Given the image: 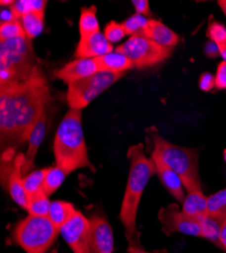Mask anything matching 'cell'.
Masks as SVG:
<instances>
[{"instance_id": "6da1fadb", "label": "cell", "mask_w": 226, "mask_h": 253, "mask_svg": "<svg viewBox=\"0 0 226 253\" xmlns=\"http://www.w3.org/2000/svg\"><path fill=\"white\" fill-rule=\"evenodd\" d=\"M51 100L47 79L39 70L30 79L0 87V132L2 144L29 141Z\"/></svg>"}, {"instance_id": "7a4b0ae2", "label": "cell", "mask_w": 226, "mask_h": 253, "mask_svg": "<svg viewBox=\"0 0 226 253\" xmlns=\"http://www.w3.org/2000/svg\"><path fill=\"white\" fill-rule=\"evenodd\" d=\"M127 157L130 161V170L119 218L125 227V235L129 242L139 240L136 226L138 208L142 194L155 169L151 158H147L144 154V146L142 144L129 147Z\"/></svg>"}, {"instance_id": "3957f363", "label": "cell", "mask_w": 226, "mask_h": 253, "mask_svg": "<svg viewBox=\"0 0 226 253\" xmlns=\"http://www.w3.org/2000/svg\"><path fill=\"white\" fill-rule=\"evenodd\" d=\"M53 149L56 165L68 174L80 168L95 171L89 157L80 110H68L58 126Z\"/></svg>"}, {"instance_id": "277c9868", "label": "cell", "mask_w": 226, "mask_h": 253, "mask_svg": "<svg viewBox=\"0 0 226 253\" xmlns=\"http://www.w3.org/2000/svg\"><path fill=\"white\" fill-rule=\"evenodd\" d=\"M151 144L150 153H155L181 179L188 193L202 191L199 175V155L195 149L175 145L164 139L155 128L146 130Z\"/></svg>"}, {"instance_id": "5b68a950", "label": "cell", "mask_w": 226, "mask_h": 253, "mask_svg": "<svg viewBox=\"0 0 226 253\" xmlns=\"http://www.w3.org/2000/svg\"><path fill=\"white\" fill-rule=\"evenodd\" d=\"M31 41L27 37L1 41L0 45V84L30 79L40 69L34 64Z\"/></svg>"}, {"instance_id": "8992f818", "label": "cell", "mask_w": 226, "mask_h": 253, "mask_svg": "<svg viewBox=\"0 0 226 253\" xmlns=\"http://www.w3.org/2000/svg\"><path fill=\"white\" fill-rule=\"evenodd\" d=\"M59 234L60 230L48 217L29 215L15 224L11 238L26 253H47Z\"/></svg>"}, {"instance_id": "52a82bcc", "label": "cell", "mask_w": 226, "mask_h": 253, "mask_svg": "<svg viewBox=\"0 0 226 253\" xmlns=\"http://www.w3.org/2000/svg\"><path fill=\"white\" fill-rule=\"evenodd\" d=\"M124 75L125 73L98 71L90 77L69 84L66 99L70 109L82 111Z\"/></svg>"}, {"instance_id": "ba28073f", "label": "cell", "mask_w": 226, "mask_h": 253, "mask_svg": "<svg viewBox=\"0 0 226 253\" xmlns=\"http://www.w3.org/2000/svg\"><path fill=\"white\" fill-rule=\"evenodd\" d=\"M173 48L161 46L145 37H130L116 48V52L125 55L137 69H145L160 64L171 57Z\"/></svg>"}, {"instance_id": "9c48e42d", "label": "cell", "mask_w": 226, "mask_h": 253, "mask_svg": "<svg viewBox=\"0 0 226 253\" xmlns=\"http://www.w3.org/2000/svg\"><path fill=\"white\" fill-rule=\"evenodd\" d=\"M161 230L167 236L174 233H181L190 236L203 238L200 222L184 215L180 211L178 205H170L161 208L158 213Z\"/></svg>"}, {"instance_id": "30bf717a", "label": "cell", "mask_w": 226, "mask_h": 253, "mask_svg": "<svg viewBox=\"0 0 226 253\" xmlns=\"http://www.w3.org/2000/svg\"><path fill=\"white\" fill-rule=\"evenodd\" d=\"M60 234L73 253H90V222L79 211L61 228Z\"/></svg>"}, {"instance_id": "8fae6325", "label": "cell", "mask_w": 226, "mask_h": 253, "mask_svg": "<svg viewBox=\"0 0 226 253\" xmlns=\"http://www.w3.org/2000/svg\"><path fill=\"white\" fill-rule=\"evenodd\" d=\"M89 219L90 222V253H113L114 234L106 215L94 213Z\"/></svg>"}, {"instance_id": "7c38bea8", "label": "cell", "mask_w": 226, "mask_h": 253, "mask_svg": "<svg viewBox=\"0 0 226 253\" xmlns=\"http://www.w3.org/2000/svg\"><path fill=\"white\" fill-rule=\"evenodd\" d=\"M25 154L16 155L10 166L7 168L6 174V188L11 199L22 209L27 210L29 204V196L24 185V166Z\"/></svg>"}, {"instance_id": "4fadbf2b", "label": "cell", "mask_w": 226, "mask_h": 253, "mask_svg": "<svg viewBox=\"0 0 226 253\" xmlns=\"http://www.w3.org/2000/svg\"><path fill=\"white\" fill-rule=\"evenodd\" d=\"M98 66L94 59H75L63 67L54 71V75L66 84L74 83L98 72Z\"/></svg>"}, {"instance_id": "5bb4252c", "label": "cell", "mask_w": 226, "mask_h": 253, "mask_svg": "<svg viewBox=\"0 0 226 253\" xmlns=\"http://www.w3.org/2000/svg\"><path fill=\"white\" fill-rule=\"evenodd\" d=\"M113 52V45L100 32L80 37L75 50L76 59H94Z\"/></svg>"}, {"instance_id": "9a60e30c", "label": "cell", "mask_w": 226, "mask_h": 253, "mask_svg": "<svg viewBox=\"0 0 226 253\" xmlns=\"http://www.w3.org/2000/svg\"><path fill=\"white\" fill-rule=\"evenodd\" d=\"M150 158L154 164L155 173L157 174L162 185L166 187L174 199L182 204L186 196H184V187L180 176L155 153H150Z\"/></svg>"}, {"instance_id": "2e32d148", "label": "cell", "mask_w": 226, "mask_h": 253, "mask_svg": "<svg viewBox=\"0 0 226 253\" xmlns=\"http://www.w3.org/2000/svg\"><path fill=\"white\" fill-rule=\"evenodd\" d=\"M47 119H48V111L46 110L42 115V117L40 118V120L36 124L35 128L31 133L30 139L28 141L29 143L28 150L25 154V160H24V166H23L24 174H29L30 171L33 169L37 153L46 134Z\"/></svg>"}, {"instance_id": "e0dca14e", "label": "cell", "mask_w": 226, "mask_h": 253, "mask_svg": "<svg viewBox=\"0 0 226 253\" xmlns=\"http://www.w3.org/2000/svg\"><path fill=\"white\" fill-rule=\"evenodd\" d=\"M144 37L161 46L173 49L180 42V36L178 34L166 25H163L159 20L152 18H149L148 20Z\"/></svg>"}, {"instance_id": "ac0fdd59", "label": "cell", "mask_w": 226, "mask_h": 253, "mask_svg": "<svg viewBox=\"0 0 226 253\" xmlns=\"http://www.w3.org/2000/svg\"><path fill=\"white\" fill-rule=\"evenodd\" d=\"M181 212L188 217L201 222L208 216V197L202 191L188 193L182 203Z\"/></svg>"}, {"instance_id": "d6986e66", "label": "cell", "mask_w": 226, "mask_h": 253, "mask_svg": "<svg viewBox=\"0 0 226 253\" xmlns=\"http://www.w3.org/2000/svg\"><path fill=\"white\" fill-rule=\"evenodd\" d=\"M99 71H108L113 73H125L134 67V64L125 55L118 52H111L104 56L95 58Z\"/></svg>"}, {"instance_id": "ffe728a7", "label": "cell", "mask_w": 226, "mask_h": 253, "mask_svg": "<svg viewBox=\"0 0 226 253\" xmlns=\"http://www.w3.org/2000/svg\"><path fill=\"white\" fill-rule=\"evenodd\" d=\"M76 209L71 203L65 201H54L51 203L48 218L59 230H61V228L76 214Z\"/></svg>"}, {"instance_id": "44dd1931", "label": "cell", "mask_w": 226, "mask_h": 253, "mask_svg": "<svg viewBox=\"0 0 226 253\" xmlns=\"http://www.w3.org/2000/svg\"><path fill=\"white\" fill-rule=\"evenodd\" d=\"M44 19L45 12L43 11L29 12L20 18L26 36L30 41L42 34L44 29Z\"/></svg>"}, {"instance_id": "7402d4cb", "label": "cell", "mask_w": 226, "mask_h": 253, "mask_svg": "<svg viewBox=\"0 0 226 253\" xmlns=\"http://www.w3.org/2000/svg\"><path fill=\"white\" fill-rule=\"evenodd\" d=\"M79 34L80 37H86L93 33L99 32V25L96 17V7H82L79 17Z\"/></svg>"}, {"instance_id": "603a6c76", "label": "cell", "mask_w": 226, "mask_h": 253, "mask_svg": "<svg viewBox=\"0 0 226 253\" xmlns=\"http://www.w3.org/2000/svg\"><path fill=\"white\" fill-rule=\"evenodd\" d=\"M68 173L57 165L46 168V174L43 183V192L49 197L53 195L61 186V184L63 183Z\"/></svg>"}, {"instance_id": "cb8c5ba5", "label": "cell", "mask_w": 226, "mask_h": 253, "mask_svg": "<svg viewBox=\"0 0 226 253\" xmlns=\"http://www.w3.org/2000/svg\"><path fill=\"white\" fill-rule=\"evenodd\" d=\"M208 216L221 223L226 220V188L208 197Z\"/></svg>"}, {"instance_id": "d4e9b609", "label": "cell", "mask_w": 226, "mask_h": 253, "mask_svg": "<svg viewBox=\"0 0 226 253\" xmlns=\"http://www.w3.org/2000/svg\"><path fill=\"white\" fill-rule=\"evenodd\" d=\"M51 208V202L49 196L43 191H41L31 197H29V204L27 211L29 215L38 217H48Z\"/></svg>"}, {"instance_id": "484cf974", "label": "cell", "mask_w": 226, "mask_h": 253, "mask_svg": "<svg viewBox=\"0 0 226 253\" xmlns=\"http://www.w3.org/2000/svg\"><path fill=\"white\" fill-rule=\"evenodd\" d=\"M47 1L45 0H17L9 6L14 15L20 19L23 15L33 11H43L45 12Z\"/></svg>"}, {"instance_id": "4316f807", "label": "cell", "mask_w": 226, "mask_h": 253, "mask_svg": "<svg viewBox=\"0 0 226 253\" xmlns=\"http://www.w3.org/2000/svg\"><path fill=\"white\" fill-rule=\"evenodd\" d=\"M149 18L143 16L141 14L135 13L125 19L122 23L126 35L131 37H144V33L148 24Z\"/></svg>"}, {"instance_id": "83f0119b", "label": "cell", "mask_w": 226, "mask_h": 253, "mask_svg": "<svg viewBox=\"0 0 226 253\" xmlns=\"http://www.w3.org/2000/svg\"><path fill=\"white\" fill-rule=\"evenodd\" d=\"M221 225L222 223L217 221L216 219L207 216L206 218H204L200 222L201 230H202V234L203 238L208 239L217 246L221 247L219 236H220V230H221Z\"/></svg>"}, {"instance_id": "f1b7e54d", "label": "cell", "mask_w": 226, "mask_h": 253, "mask_svg": "<svg viewBox=\"0 0 226 253\" xmlns=\"http://www.w3.org/2000/svg\"><path fill=\"white\" fill-rule=\"evenodd\" d=\"M46 174V168L32 171L24 177V185L29 197L43 191V183Z\"/></svg>"}, {"instance_id": "f546056e", "label": "cell", "mask_w": 226, "mask_h": 253, "mask_svg": "<svg viewBox=\"0 0 226 253\" xmlns=\"http://www.w3.org/2000/svg\"><path fill=\"white\" fill-rule=\"evenodd\" d=\"M22 37L27 36L20 20H15V22L12 23L0 25V39H1V41Z\"/></svg>"}, {"instance_id": "4dcf8cb0", "label": "cell", "mask_w": 226, "mask_h": 253, "mask_svg": "<svg viewBox=\"0 0 226 253\" xmlns=\"http://www.w3.org/2000/svg\"><path fill=\"white\" fill-rule=\"evenodd\" d=\"M207 37L217 46L221 45L226 42V28L211 17L207 29Z\"/></svg>"}, {"instance_id": "1f68e13d", "label": "cell", "mask_w": 226, "mask_h": 253, "mask_svg": "<svg viewBox=\"0 0 226 253\" xmlns=\"http://www.w3.org/2000/svg\"><path fill=\"white\" fill-rule=\"evenodd\" d=\"M104 35L112 45L116 44V43H119V42L123 38L127 36L124 28H123L122 23L121 24L117 23V22H115V20H112V22H110L106 26L105 31H104Z\"/></svg>"}, {"instance_id": "d6a6232c", "label": "cell", "mask_w": 226, "mask_h": 253, "mask_svg": "<svg viewBox=\"0 0 226 253\" xmlns=\"http://www.w3.org/2000/svg\"><path fill=\"white\" fill-rule=\"evenodd\" d=\"M215 87L217 89H226V62L222 61L217 67L215 75Z\"/></svg>"}, {"instance_id": "836d02e7", "label": "cell", "mask_w": 226, "mask_h": 253, "mask_svg": "<svg viewBox=\"0 0 226 253\" xmlns=\"http://www.w3.org/2000/svg\"><path fill=\"white\" fill-rule=\"evenodd\" d=\"M199 87L205 92L211 91L215 87V77L209 72L201 74L199 79Z\"/></svg>"}, {"instance_id": "e575fe53", "label": "cell", "mask_w": 226, "mask_h": 253, "mask_svg": "<svg viewBox=\"0 0 226 253\" xmlns=\"http://www.w3.org/2000/svg\"><path fill=\"white\" fill-rule=\"evenodd\" d=\"M132 4L136 10V13L143 16H151L149 2L147 0H132Z\"/></svg>"}, {"instance_id": "d590c367", "label": "cell", "mask_w": 226, "mask_h": 253, "mask_svg": "<svg viewBox=\"0 0 226 253\" xmlns=\"http://www.w3.org/2000/svg\"><path fill=\"white\" fill-rule=\"evenodd\" d=\"M128 252L129 253H169L167 250H159L154 252L147 251L144 248L141 247L139 240H132L128 242Z\"/></svg>"}, {"instance_id": "8d00e7d4", "label": "cell", "mask_w": 226, "mask_h": 253, "mask_svg": "<svg viewBox=\"0 0 226 253\" xmlns=\"http://www.w3.org/2000/svg\"><path fill=\"white\" fill-rule=\"evenodd\" d=\"M204 52H205V54H206L207 57H209L211 59H215L218 56H220L219 49H218L217 45L212 41H209V42H207L206 44H205Z\"/></svg>"}, {"instance_id": "74e56055", "label": "cell", "mask_w": 226, "mask_h": 253, "mask_svg": "<svg viewBox=\"0 0 226 253\" xmlns=\"http://www.w3.org/2000/svg\"><path fill=\"white\" fill-rule=\"evenodd\" d=\"M0 19H1V25L7 24V23H12L15 22V20H20L18 19L14 13L12 12L11 8H3L1 9V14H0Z\"/></svg>"}, {"instance_id": "f35d334b", "label": "cell", "mask_w": 226, "mask_h": 253, "mask_svg": "<svg viewBox=\"0 0 226 253\" xmlns=\"http://www.w3.org/2000/svg\"><path fill=\"white\" fill-rule=\"evenodd\" d=\"M220 244L221 247L226 250V220L222 223L221 225V230H220V236H219Z\"/></svg>"}, {"instance_id": "ab89813d", "label": "cell", "mask_w": 226, "mask_h": 253, "mask_svg": "<svg viewBox=\"0 0 226 253\" xmlns=\"http://www.w3.org/2000/svg\"><path fill=\"white\" fill-rule=\"evenodd\" d=\"M218 49H219V53H220V56L222 57L223 61L226 62V42L221 45H218L217 46Z\"/></svg>"}, {"instance_id": "60d3db41", "label": "cell", "mask_w": 226, "mask_h": 253, "mask_svg": "<svg viewBox=\"0 0 226 253\" xmlns=\"http://www.w3.org/2000/svg\"><path fill=\"white\" fill-rule=\"evenodd\" d=\"M217 3L221 8V10L223 11L224 15L226 16V0H219V1H217Z\"/></svg>"}, {"instance_id": "b9f144b4", "label": "cell", "mask_w": 226, "mask_h": 253, "mask_svg": "<svg viewBox=\"0 0 226 253\" xmlns=\"http://www.w3.org/2000/svg\"><path fill=\"white\" fill-rule=\"evenodd\" d=\"M0 3H1L2 6H4V5H9V6H11V5L14 3V1H13V0H7V1H4V0H1V1H0Z\"/></svg>"}, {"instance_id": "7bdbcfd3", "label": "cell", "mask_w": 226, "mask_h": 253, "mask_svg": "<svg viewBox=\"0 0 226 253\" xmlns=\"http://www.w3.org/2000/svg\"><path fill=\"white\" fill-rule=\"evenodd\" d=\"M224 160H225V162H226V149L224 150Z\"/></svg>"}]
</instances>
